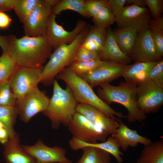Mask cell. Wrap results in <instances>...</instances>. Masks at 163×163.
Here are the masks:
<instances>
[{"mask_svg": "<svg viewBox=\"0 0 163 163\" xmlns=\"http://www.w3.org/2000/svg\"><path fill=\"white\" fill-rule=\"evenodd\" d=\"M56 17L52 14L50 15L46 34L55 49L61 45L72 42L86 26L85 21L79 20L74 29L68 31L56 22Z\"/></svg>", "mask_w": 163, "mask_h": 163, "instance_id": "cell-15", "label": "cell"}, {"mask_svg": "<svg viewBox=\"0 0 163 163\" xmlns=\"http://www.w3.org/2000/svg\"><path fill=\"white\" fill-rule=\"evenodd\" d=\"M130 57L135 63L161 60L158 56L149 27L138 31L135 43Z\"/></svg>", "mask_w": 163, "mask_h": 163, "instance_id": "cell-14", "label": "cell"}, {"mask_svg": "<svg viewBox=\"0 0 163 163\" xmlns=\"http://www.w3.org/2000/svg\"><path fill=\"white\" fill-rule=\"evenodd\" d=\"M18 115L17 107L0 105V122L8 132L9 138L16 134L14 126Z\"/></svg>", "mask_w": 163, "mask_h": 163, "instance_id": "cell-26", "label": "cell"}, {"mask_svg": "<svg viewBox=\"0 0 163 163\" xmlns=\"http://www.w3.org/2000/svg\"><path fill=\"white\" fill-rule=\"evenodd\" d=\"M131 65H123L111 60H103L97 68L81 78L92 88L100 86L123 76Z\"/></svg>", "mask_w": 163, "mask_h": 163, "instance_id": "cell-10", "label": "cell"}, {"mask_svg": "<svg viewBox=\"0 0 163 163\" xmlns=\"http://www.w3.org/2000/svg\"><path fill=\"white\" fill-rule=\"evenodd\" d=\"M52 7L46 0H40L23 24L25 36L37 37L46 35Z\"/></svg>", "mask_w": 163, "mask_h": 163, "instance_id": "cell-12", "label": "cell"}, {"mask_svg": "<svg viewBox=\"0 0 163 163\" xmlns=\"http://www.w3.org/2000/svg\"><path fill=\"white\" fill-rule=\"evenodd\" d=\"M82 149V155L76 163H111L110 154L103 150L91 146Z\"/></svg>", "mask_w": 163, "mask_h": 163, "instance_id": "cell-24", "label": "cell"}, {"mask_svg": "<svg viewBox=\"0 0 163 163\" xmlns=\"http://www.w3.org/2000/svg\"><path fill=\"white\" fill-rule=\"evenodd\" d=\"M97 59H101V52L90 50L80 46L77 53L74 62Z\"/></svg>", "mask_w": 163, "mask_h": 163, "instance_id": "cell-36", "label": "cell"}, {"mask_svg": "<svg viewBox=\"0 0 163 163\" xmlns=\"http://www.w3.org/2000/svg\"><path fill=\"white\" fill-rule=\"evenodd\" d=\"M115 17L118 28L130 27L138 31L149 27L151 19L148 8L134 5L125 6Z\"/></svg>", "mask_w": 163, "mask_h": 163, "instance_id": "cell-11", "label": "cell"}, {"mask_svg": "<svg viewBox=\"0 0 163 163\" xmlns=\"http://www.w3.org/2000/svg\"><path fill=\"white\" fill-rule=\"evenodd\" d=\"M21 145L36 159L37 163H73L66 157L64 149L59 146H49L40 139L33 145Z\"/></svg>", "mask_w": 163, "mask_h": 163, "instance_id": "cell-13", "label": "cell"}, {"mask_svg": "<svg viewBox=\"0 0 163 163\" xmlns=\"http://www.w3.org/2000/svg\"><path fill=\"white\" fill-rule=\"evenodd\" d=\"M64 81L70 88L74 97L78 103L89 105L95 107L112 118H125L121 112L115 110L100 98L92 88L81 77L75 74L67 67L56 77Z\"/></svg>", "mask_w": 163, "mask_h": 163, "instance_id": "cell-5", "label": "cell"}, {"mask_svg": "<svg viewBox=\"0 0 163 163\" xmlns=\"http://www.w3.org/2000/svg\"><path fill=\"white\" fill-rule=\"evenodd\" d=\"M12 20L5 12H0V29L8 28L10 25Z\"/></svg>", "mask_w": 163, "mask_h": 163, "instance_id": "cell-39", "label": "cell"}, {"mask_svg": "<svg viewBox=\"0 0 163 163\" xmlns=\"http://www.w3.org/2000/svg\"><path fill=\"white\" fill-rule=\"evenodd\" d=\"M71 149L74 150L82 149L86 146L97 148L103 150L115 158L118 163H122L123 153L120 151V146L118 140L112 136L108 137L104 142L94 143H86L72 137L69 142Z\"/></svg>", "mask_w": 163, "mask_h": 163, "instance_id": "cell-19", "label": "cell"}, {"mask_svg": "<svg viewBox=\"0 0 163 163\" xmlns=\"http://www.w3.org/2000/svg\"><path fill=\"white\" fill-rule=\"evenodd\" d=\"M9 139V135L6 129L4 127L0 128V143L4 145Z\"/></svg>", "mask_w": 163, "mask_h": 163, "instance_id": "cell-42", "label": "cell"}, {"mask_svg": "<svg viewBox=\"0 0 163 163\" xmlns=\"http://www.w3.org/2000/svg\"><path fill=\"white\" fill-rule=\"evenodd\" d=\"M43 68V66L31 68L18 66L9 80L17 101L38 86Z\"/></svg>", "mask_w": 163, "mask_h": 163, "instance_id": "cell-7", "label": "cell"}, {"mask_svg": "<svg viewBox=\"0 0 163 163\" xmlns=\"http://www.w3.org/2000/svg\"><path fill=\"white\" fill-rule=\"evenodd\" d=\"M8 53L19 66L31 68L43 66L53 48L46 35L37 37L25 35L18 38L9 35Z\"/></svg>", "mask_w": 163, "mask_h": 163, "instance_id": "cell-1", "label": "cell"}, {"mask_svg": "<svg viewBox=\"0 0 163 163\" xmlns=\"http://www.w3.org/2000/svg\"><path fill=\"white\" fill-rule=\"evenodd\" d=\"M46 1L52 7L56 5L60 1L59 0H46Z\"/></svg>", "mask_w": 163, "mask_h": 163, "instance_id": "cell-44", "label": "cell"}, {"mask_svg": "<svg viewBox=\"0 0 163 163\" xmlns=\"http://www.w3.org/2000/svg\"><path fill=\"white\" fill-rule=\"evenodd\" d=\"M107 2L110 9L115 16L125 7L126 0H108Z\"/></svg>", "mask_w": 163, "mask_h": 163, "instance_id": "cell-38", "label": "cell"}, {"mask_svg": "<svg viewBox=\"0 0 163 163\" xmlns=\"http://www.w3.org/2000/svg\"><path fill=\"white\" fill-rule=\"evenodd\" d=\"M126 4L129 5H135L139 7H145L144 0H126Z\"/></svg>", "mask_w": 163, "mask_h": 163, "instance_id": "cell-43", "label": "cell"}, {"mask_svg": "<svg viewBox=\"0 0 163 163\" xmlns=\"http://www.w3.org/2000/svg\"><path fill=\"white\" fill-rule=\"evenodd\" d=\"M138 31L136 29L130 27H118L113 30L119 47L129 57L135 43Z\"/></svg>", "mask_w": 163, "mask_h": 163, "instance_id": "cell-21", "label": "cell"}, {"mask_svg": "<svg viewBox=\"0 0 163 163\" xmlns=\"http://www.w3.org/2000/svg\"><path fill=\"white\" fill-rule=\"evenodd\" d=\"M50 99L38 86L34 88L17 101V107L20 119L25 123H28L36 114L46 110Z\"/></svg>", "mask_w": 163, "mask_h": 163, "instance_id": "cell-8", "label": "cell"}, {"mask_svg": "<svg viewBox=\"0 0 163 163\" xmlns=\"http://www.w3.org/2000/svg\"><path fill=\"white\" fill-rule=\"evenodd\" d=\"M158 57L162 59L163 55V18L151 19L149 25Z\"/></svg>", "mask_w": 163, "mask_h": 163, "instance_id": "cell-27", "label": "cell"}, {"mask_svg": "<svg viewBox=\"0 0 163 163\" xmlns=\"http://www.w3.org/2000/svg\"><path fill=\"white\" fill-rule=\"evenodd\" d=\"M53 84L52 96L47 109L43 113L50 120L52 128L56 129L62 124L67 126L69 124L78 103L68 85L63 89L56 79Z\"/></svg>", "mask_w": 163, "mask_h": 163, "instance_id": "cell-4", "label": "cell"}, {"mask_svg": "<svg viewBox=\"0 0 163 163\" xmlns=\"http://www.w3.org/2000/svg\"><path fill=\"white\" fill-rule=\"evenodd\" d=\"M18 66L8 53L3 52L0 56V83L9 81Z\"/></svg>", "mask_w": 163, "mask_h": 163, "instance_id": "cell-29", "label": "cell"}, {"mask_svg": "<svg viewBox=\"0 0 163 163\" xmlns=\"http://www.w3.org/2000/svg\"><path fill=\"white\" fill-rule=\"evenodd\" d=\"M94 26L107 29L116 22V18L107 5L103 7L93 18Z\"/></svg>", "mask_w": 163, "mask_h": 163, "instance_id": "cell-32", "label": "cell"}, {"mask_svg": "<svg viewBox=\"0 0 163 163\" xmlns=\"http://www.w3.org/2000/svg\"><path fill=\"white\" fill-rule=\"evenodd\" d=\"M101 53V59L111 60L125 65L130 64L131 58L121 50L118 45L112 30L110 28L107 30L106 41Z\"/></svg>", "mask_w": 163, "mask_h": 163, "instance_id": "cell-20", "label": "cell"}, {"mask_svg": "<svg viewBox=\"0 0 163 163\" xmlns=\"http://www.w3.org/2000/svg\"><path fill=\"white\" fill-rule=\"evenodd\" d=\"M17 100L9 81L0 83V105L17 107Z\"/></svg>", "mask_w": 163, "mask_h": 163, "instance_id": "cell-33", "label": "cell"}, {"mask_svg": "<svg viewBox=\"0 0 163 163\" xmlns=\"http://www.w3.org/2000/svg\"><path fill=\"white\" fill-rule=\"evenodd\" d=\"M148 80H151L158 86L163 87V60L158 61L150 71Z\"/></svg>", "mask_w": 163, "mask_h": 163, "instance_id": "cell-35", "label": "cell"}, {"mask_svg": "<svg viewBox=\"0 0 163 163\" xmlns=\"http://www.w3.org/2000/svg\"><path fill=\"white\" fill-rule=\"evenodd\" d=\"M40 0H14L13 10L21 23H24Z\"/></svg>", "mask_w": 163, "mask_h": 163, "instance_id": "cell-28", "label": "cell"}, {"mask_svg": "<svg viewBox=\"0 0 163 163\" xmlns=\"http://www.w3.org/2000/svg\"><path fill=\"white\" fill-rule=\"evenodd\" d=\"M67 126L72 137L86 143L104 142L109 137L85 116L76 112Z\"/></svg>", "mask_w": 163, "mask_h": 163, "instance_id": "cell-9", "label": "cell"}, {"mask_svg": "<svg viewBox=\"0 0 163 163\" xmlns=\"http://www.w3.org/2000/svg\"><path fill=\"white\" fill-rule=\"evenodd\" d=\"M158 61L135 63L131 65L123 77L126 82L137 85L148 80L150 71Z\"/></svg>", "mask_w": 163, "mask_h": 163, "instance_id": "cell-22", "label": "cell"}, {"mask_svg": "<svg viewBox=\"0 0 163 163\" xmlns=\"http://www.w3.org/2000/svg\"><path fill=\"white\" fill-rule=\"evenodd\" d=\"M9 36L0 35V47L3 52L8 53L9 44Z\"/></svg>", "mask_w": 163, "mask_h": 163, "instance_id": "cell-41", "label": "cell"}, {"mask_svg": "<svg viewBox=\"0 0 163 163\" xmlns=\"http://www.w3.org/2000/svg\"><path fill=\"white\" fill-rule=\"evenodd\" d=\"M103 60L100 59L75 61L68 67L75 74L80 77L86 75L99 66Z\"/></svg>", "mask_w": 163, "mask_h": 163, "instance_id": "cell-30", "label": "cell"}, {"mask_svg": "<svg viewBox=\"0 0 163 163\" xmlns=\"http://www.w3.org/2000/svg\"><path fill=\"white\" fill-rule=\"evenodd\" d=\"M107 5V0H85V9L90 17L95 18L101 9Z\"/></svg>", "mask_w": 163, "mask_h": 163, "instance_id": "cell-34", "label": "cell"}, {"mask_svg": "<svg viewBox=\"0 0 163 163\" xmlns=\"http://www.w3.org/2000/svg\"><path fill=\"white\" fill-rule=\"evenodd\" d=\"M99 87L97 90L99 97L109 105L116 103L124 106L128 111L126 118L128 121L142 122L146 119L145 114L137 106L136 84L126 81L117 86L107 83Z\"/></svg>", "mask_w": 163, "mask_h": 163, "instance_id": "cell-2", "label": "cell"}, {"mask_svg": "<svg viewBox=\"0 0 163 163\" xmlns=\"http://www.w3.org/2000/svg\"><path fill=\"white\" fill-rule=\"evenodd\" d=\"M145 5L148 7L151 15L154 19L161 17L163 12V0H144Z\"/></svg>", "mask_w": 163, "mask_h": 163, "instance_id": "cell-37", "label": "cell"}, {"mask_svg": "<svg viewBox=\"0 0 163 163\" xmlns=\"http://www.w3.org/2000/svg\"><path fill=\"white\" fill-rule=\"evenodd\" d=\"M3 127H4V126L3 124L1 122H0V128Z\"/></svg>", "mask_w": 163, "mask_h": 163, "instance_id": "cell-45", "label": "cell"}, {"mask_svg": "<svg viewBox=\"0 0 163 163\" xmlns=\"http://www.w3.org/2000/svg\"><path fill=\"white\" fill-rule=\"evenodd\" d=\"M107 29L94 26L90 27L84 40H89L97 45L101 52L104 48L107 37Z\"/></svg>", "mask_w": 163, "mask_h": 163, "instance_id": "cell-31", "label": "cell"}, {"mask_svg": "<svg viewBox=\"0 0 163 163\" xmlns=\"http://www.w3.org/2000/svg\"><path fill=\"white\" fill-rule=\"evenodd\" d=\"M14 0H0V12H5L13 10Z\"/></svg>", "mask_w": 163, "mask_h": 163, "instance_id": "cell-40", "label": "cell"}, {"mask_svg": "<svg viewBox=\"0 0 163 163\" xmlns=\"http://www.w3.org/2000/svg\"><path fill=\"white\" fill-rule=\"evenodd\" d=\"M85 0H62L52 8L51 14L55 15L66 10H71L77 12L82 16L89 18L90 16L85 11Z\"/></svg>", "mask_w": 163, "mask_h": 163, "instance_id": "cell-25", "label": "cell"}, {"mask_svg": "<svg viewBox=\"0 0 163 163\" xmlns=\"http://www.w3.org/2000/svg\"><path fill=\"white\" fill-rule=\"evenodd\" d=\"M3 155L7 163H37L22 147L19 135L16 133L4 145Z\"/></svg>", "mask_w": 163, "mask_h": 163, "instance_id": "cell-18", "label": "cell"}, {"mask_svg": "<svg viewBox=\"0 0 163 163\" xmlns=\"http://www.w3.org/2000/svg\"><path fill=\"white\" fill-rule=\"evenodd\" d=\"M136 163H163V140L145 145Z\"/></svg>", "mask_w": 163, "mask_h": 163, "instance_id": "cell-23", "label": "cell"}, {"mask_svg": "<svg viewBox=\"0 0 163 163\" xmlns=\"http://www.w3.org/2000/svg\"><path fill=\"white\" fill-rule=\"evenodd\" d=\"M117 120L119 126L111 136L117 139L123 150H126L129 147H136L139 144L146 145L152 142L148 138L139 134L136 130L129 129L120 118Z\"/></svg>", "mask_w": 163, "mask_h": 163, "instance_id": "cell-17", "label": "cell"}, {"mask_svg": "<svg viewBox=\"0 0 163 163\" xmlns=\"http://www.w3.org/2000/svg\"><path fill=\"white\" fill-rule=\"evenodd\" d=\"M87 26L69 44H62L55 49L41 73L40 82L48 86L53 84L55 78L75 61L77 53L88 34Z\"/></svg>", "mask_w": 163, "mask_h": 163, "instance_id": "cell-3", "label": "cell"}, {"mask_svg": "<svg viewBox=\"0 0 163 163\" xmlns=\"http://www.w3.org/2000/svg\"><path fill=\"white\" fill-rule=\"evenodd\" d=\"M76 112L85 116L109 136L116 132L119 126L117 118H112L92 106L78 103Z\"/></svg>", "mask_w": 163, "mask_h": 163, "instance_id": "cell-16", "label": "cell"}, {"mask_svg": "<svg viewBox=\"0 0 163 163\" xmlns=\"http://www.w3.org/2000/svg\"><path fill=\"white\" fill-rule=\"evenodd\" d=\"M138 107L144 114L157 112L163 104V87L151 80L137 85Z\"/></svg>", "mask_w": 163, "mask_h": 163, "instance_id": "cell-6", "label": "cell"}]
</instances>
